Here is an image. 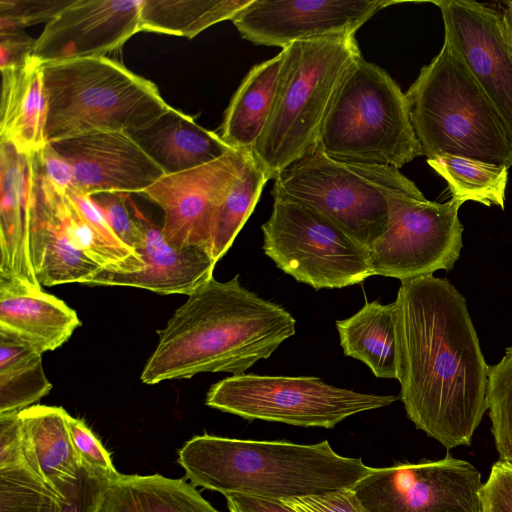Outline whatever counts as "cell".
<instances>
[{
  "label": "cell",
  "mask_w": 512,
  "mask_h": 512,
  "mask_svg": "<svg viewBox=\"0 0 512 512\" xmlns=\"http://www.w3.org/2000/svg\"><path fill=\"white\" fill-rule=\"evenodd\" d=\"M400 399L445 448L469 446L487 410L488 365L465 297L433 275L401 281L395 300Z\"/></svg>",
  "instance_id": "1"
},
{
  "label": "cell",
  "mask_w": 512,
  "mask_h": 512,
  "mask_svg": "<svg viewBox=\"0 0 512 512\" xmlns=\"http://www.w3.org/2000/svg\"><path fill=\"white\" fill-rule=\"evenodd\" d=\"M295 331L294 317L243 287L239 275L226 282L212 277L158 331V344L140 378L156 384L204 372L243 374Z\"/></svg>",
  "instance_id": "2"
},
{
  "label": "cell",
  "mask_w": 512,
  "mask_h": 512,
  "mask_svg": "<svg viewBox=\"0 0 512 512\" xmlns=\"http://www.w3.org/2000/svg\"><path fill=\"white\" fill-rule=\"evenodd\" d=\"M194 486L274 500L353 488L373 468L337 454L327 440L303 445L211 435L195 436L178 453Z\"/></svg>",
  "instance_id": "3"
},
{
  "label": "cell",
  "mask_w": 512,
  "mask_h": 512,
  "mask_svg": "<svg viewBox=\"0 0 512 512\" xmlns=\"http://www.w3.org/2000/svg\"><path fill=\"white\" fill-rule=\"evenodd\" d=\"M282 52L273 106L251 152L267 180L318 149L339 86L361 56L355 35L297 41Z\"/></svg>",
  "instance_id": "4"
},
{
  "label": "cell",
  "mask_w": 512,
  "mask_h": 512,
  "mask_svg": "<svg viewBox=\"0 0 512 512\" xmlns=\"http://www.w3.org/2000/svg\"><path fill=\"white\" fill-rule=\"evenodd\" d=\"M405 94L427 159L451 154L512 166V145L498 114L447 39Z\"/></svg>",
  "instance_id": "5"
},
{
  "label": "cell",
  "mask_w": 512,
  "mask_h": 512,
  "mask_svg": "<svg viewBox=\"0 0 512 512\" xmlns=\"http://www.w3.org/2000/svg\"><path fill=\"white\" fill-rule=\"evenodd\" d=\"M43 74L47 142L94 131L133 132L171 109L153 82L105 56L45 63Z\"/></svg>",
  "instance_id": "6"
},
{
  "label": "cell",
  "mask_w": 512,
  "mask_h": 512,
  "mask_svg": "<svg viewBox=\"0 0 512 512\" xmlns=\"http://www.w3.org/2000/svg\"><path fill=\"white\" fill-rule=\"evenodd\" d=\"M318 149L337 161L397 169L423 156L406 94L384 69L362 56L339 86Z\"/></svg>",
  "instance_id": "7"
},
{
  "label": "cell",
  "mask_w": 512,
  "mask_h": 512,
  "mask_svg": "<svg viewBox=\"0 0 512 512\" xmlns=\"http://www.w3.org/2000/svg\"><path fill=\"white\" fill-rule=\"evenodd\" d=\"M417 191L395 167L337 161L317 149L282 170L271 194L319 211L369 248L386 230L390 197Z\"/></svg>",
  "instance_id": "8"
},
{
  "label": "cell",
  "mask_w": 512,
  "mask_h": 512,
  "mask_svg": "<svg viewBox=\"0 0 512 512\" xmlns=\"http://www.w3.org/2000/svg\"><path fill=\"white\" fill-rule=\"evenodd\" d=\"M395 395L356 392L316 377L239 374L209 389L205 404L247 420L333 428L344 419L394 403Z\"/></svg>",
  "instance_id": "9"
},
{
  "label": "cell",
  "mask_w": 512,
  "mask_h": 512,
  "mask_svg": "<svg viewBox=\"0 0 512 512\" xmlns=\"http://www.w3.org/2000/svg\"><path fill=\"white\" fill-rule=\"evenodd\" d=\"M261 229L265 255L284 273L316 290L344 288L374 276L368 248L309 206L274 198Z\"/></svg>",
  "instance_id": "10"
},
{
  "label": "cell",
  "mask_w": 512,
  "mask_h": 512,
  "mask_svg": "<svg viewBox=\"0 0 512 512\" xmlns=\"http://www.w3.org/2000/svg\"><path fill=\"white\" fill-rule=\"evenodd\" d=\"M388 205L386 230L368 248L374 276L404 281L454 267L463 245L460 203L430 201L419 190L396 194Z\"/></svg>",
  "instance_id": "11"
},
{
  "label": "cell",
  "mask_w": 512,
  "mask_h": 512,
  "mask_svg": "<svg viewBox=\"0 0 512 512\" xmlns=\"http://www.w3.org/2000/svg\"><path fill=\"white\" fill-rule=\"evenodd\" d=\"M481 473L447 455L373 468L352 489L370 512H483Z\"/></svg>",
  "instance_id": "12"
},
{
  "label": "cell",
  "mask_w": 512,
  "mask_h": 512,
  "mask_svg": "<svg viewBox=\"0 0 512 512\" xmlns=\"http://www.w3.org/2000/svg\"><path fill=\"white\" fill-rule=\"evenodd\" d=\"M433 3L442 14L444 38L489 99L512 145V42L502 12L475 1Z\"/></svg>",
  "instance_id": "13"
},
{
  "label": "cell",
  "mask_w": 512,
  "mask_h": 512,
  "mask_svg": "<svg viewBox=\"0 0 512 512\" xmlns=\"http://www.w3.org/2000/svg\"><path fill=\"white\" fill-rule=\"evenodd\" d=\"M249 154L233 150L213 162L165 174L141 194L162 209L161 229L171 244L197 246L211 254L218 206Z\"/></svg>",
  "instance_id": "14"
},
{
  "label": "cell",
  "mask_w": 512,
  "mask_h": 512,
  "mask_svg": "<svg viewBox=\"0 0 512 512\" xmlns=\"http://www.w3.org/2000/svg\"><path fill=\"white\" fill-rule=\"evenodd\" d=\"M389 0H252L232 19L241 36L282 49L297 41L355 35Z\"/></svg>",
  "instance_id": "15"
},
{
  "label": "cell",
  "mask_w": 512,
  "mask_h": 512,
  "mask_svg": "<svg viewBox=\"0 0 512 512\" xmlns=\"http://www.w3.org/2000/svg\"><path fill=\"white\" fill-rule=\"evenodd\" d=\"M143 0H72L46 23L32 56L43 64L102 57L140 32Z\"/></svg>",
  "instance_id": "16"
},
{
  "label": "cell",
  "mask_w": 512,
  "mask_h": 512,
  "mask_svg": "<svg viewBox=\"0 0 512 512\" xmlns=\"http://www.w3.org/2000/svg\"><path fill=\"white\" fill-rule=\"evenodd\" d=\"M70 164L75 188L142 194L164 170L127 131H94L49 142Z\"/></svg>",
  "instance_id": "17"
},
{
  "label": "cell",
  "mask_w": 512,
  "mask_h": 512,
  "mask_svg": "<svg viewBox=\"0 0 512 512\" xmlns=\"http://www.w3.org/2000/svg\"><path fill=\"white\" fill-rule=\"evenodd\" d=\"M30 217V253L39 283L84 284L103 270L73 243L64 212L65 192L41 170L35 153Z\"/></svg>",
  "instance_id": "18"
},
{
  "label": "cell",
  "mask_w": 512,
  "mask_h": 512,
  "mask_svg": "<svg viewBox=\"0 0 512 512\" xmlns=\"http://www.w3.org/2000/svg\"><path fill=\"white\" fill-rule=\"evenodd\" d=\"M135 212L140 229L135 251L144 262L142 270L116 273L103 269L85 285L126 286L164 295L188 296L213 277L217 262L209 251L197 246H174L164 236L161 226L149 221L137 209Z\"/></svg>",
  "instance_id": "19"
},
{
  "label": "cell",
  "mask_w": 512,
  "mask_h": 512,
  "mask_svg": "<svg viewBox=\"0 0 512 512\" xmlns=\"http://www.w3.org/2000/svg\"><path fill=\"white\" fill-rule=\"evenodd\" d=\"M35 157L0 142V277L41 289L30 253Z\"/></svg>",
  "instance_id": "20"
},
{
  "label": "cell",
  "mask_w": 512,
  "mask_h": 512,
  "mask_svg": "<svg viewBox=\"0 0 512 512\" xmlns=\"http://www.w3.org/2000/svg\"><path fill=\"white\" fill-rule=\"evenodd\" d=\"M25 466L52 493L63 497L83 465L62 407L32 405L19 411Z\"/></svg>",
  "instance_id": "21"
},
{
  "label": "cell",
  "mask_w": 512,
  "mask_h": 512,
  "mask_svg": "<svg viewBox=\"0 0 512 512\" xmlns=\"http://www.w3.org/2000/svg\"><path fill=\"white\" fill-rule=\"evenodd\" d=\"M80 325L77 313L59 298L0 277V330L19 336L43 354L62 346Z\"/></svg>",
  "instance_id": "22"
},
{
  "label": "cell",
  "mask_w": 512,
  "mask_h": 512,
  "mask_svg": "<svg viewBox=\"0 0 512 512\" xmlns=\"http://www.w3.org/2000/svg\"><path fill=\"white\" fill-rule=\"evenodd\" d=\"M1 74L0 142L36 153L47 143L43 63L30 55L20 65L1 69Z\"/></svg>",
  "instance_id": "23"
},
{
  "label": "cell",
  "mask_w": 512,
  "mask_h": 512,
  "mask_svg": "<svg viewBox=\"0 0 512 512\" xmlns=\"http://www.w3.org/2000/svg\"><path fill=\"white\" fill-rule=\"evenodd\" d=\"M129 133L165 174L213 162L234 150L219 134L173 107L153 123Z\"/></svg>",
  "instance_id": "24"
},
{
  "label": "cell",
  "mask_w": 512,
  "mask_h": 512,
  "mask_svg": "<svg viewBox=\"0 0 512 512\" xmlns=\"http://www.w3.org/2000/svg\"><path fill=\"white\" fill-rule=\"evenodd\" d=\"M397 307L395 301H366L352 316L336 321L346 356L366 364L377 378L398 379Z\"/></svg>",
  "instance_id": "25"
},
{
  "label": "cell",
  "mask_w": 512,
  "mask_h": 512,
  "mask_svg": "<svg viewBox=\"0 0 512 512\" xmlns=\"http://www.w3.org/2000/svg\"><path fill=\"white\" fill-rule=\"evenodd\" d=\"M283 61L282 50L253 66L225 110L220 137L232 149L252 152L269 118Z\"/></svg>",
  "instance_id": "26"
},
{
  "label": "cell",
  "mask_w": 512,
  "mask_h": 512,
  "mask_svg": "<svg viewBox=\"0 0 512 512\" xmlns=\"http://www.w3.org/2000/svg\"><path fill=\"white\" fill-rule=\"evenodd\" d=\"M98 512H219L183 479L159 474L121 475L111 482Z\"/></svg>",
  "instance_id": "27"
},
{
  "label": "cell",
  "mask_w": 512,
  "mask_h": 512,
  "mask_svg": "<svg viewBox=\"0 0 512 512\" xmlns=\"http://www.w3.org/2000/svg\"><path fill=\"white\" fill-rule=\"evenodd\" d=\"M51 388L42 353L19 336L0 330V414L32 406Z\"/></svg>",
  "instance_id": "28"
},
{
  "label": "cell",
  "mask_w": 512,
  "mask_h": 512,
  "mask_svg": "<svg viewBox=\"0 0 512 512\" xmlns=\"http://www.w3.org/2000/svg\"><path fill=\"white\" fill-rule=\"evenodd\" d=\"M252 0H143L140 31L193 38L208 27L233 19Z\"/></svg>",
  "instance_id": "29"
},
{
  "label": "cell",
  "mask_w": 512,
  "mask_h": 512,
  "mask_svg": "<svg viewBox=\"0 0 512 512\" xmlns=\"http://www.w3.org/2000/svg\"><path fill=\"white\" fill-rule=\"evenodd\" d=\"M427 163L447 182L452 200L461 205L473 201L504 209L509 169L506 166L451 154L435 156Z\"/></svg>",
  "instance_id": "30"
},
{
  "label": "cell",
  "mask_w": 512,
  "mask_h": 512,
  "mask_svg": "<svg viewBox=\"0 0 512 512\" xmlns=\"http://www.w3.org/2000/svg\"><path fill=\"white\" fill-rule=\"evenodd\" d=\"M267 181L250 153L216 212L211 249L216 262L229 250L250 217Z\"/></svg>",
  "instance_id": "31"
},
{
  "label": "cell",
  "mask_w": 512,
  "mask_h": 512,
  "mask_svg": "<svg viewBox=\"0 0 512 512\" xmlns=\"http://www.w3.org/2000/svg\"><path fill=\"white\" fill-rule=\"evenodd\" d=\"M486 404L500 460L512 463V346L488 367Z\"/></svg>",
  "instance_id": "32"
},
{
  "label": "cell",
  "mask_w": 512,
  "mask_h": 512,
  "mask_svg": "<svg viewBox=\"0 0 512 512\" xmlns=\"http://www.w3.org/2000/svg\"><path fill=\"white\" fill-rule=\"evenodd\" d=\"M53 494L26 466L0 470V512H42Z\"/></svg>",
  "instance_id": "33"
},
{
  "label": "cell",
  "mask_w": 512,
  "mask_h": 512,
  "mask_svg": "<svg viewBox=\"0 0 512 512\" xmlns=\"http://www.w3.org/2000/svg\"><path fill=\"white\" fill-rule=\"evenodd\" d=\"M110 480L82 465L65 495H51L42 512H98Z\"/></svg>",
  "instance_id": "34"
},
{
  "label": "cell",
  "mask_w": 512,
  "mask_h": 512,
  "mask_svg": "<svg viewBox=\"0 0 512 512\" xmlns=\"http://www.w3.org/2000/svg\"><path fill=\"white\" fill-rule=\"evenodd\" d=\"M72 0H1L0 31L24 30L40 22H49Z\"/></svg>",
  "instance_id": "35"
},
{
  "label": "cell",
  "mask_w": 512,
  "mask_h": 512,
  "mask_svg": "<svg viewBox=\"0 0 512 512\" xmlns=\"http://www.w3.org/2000/svg\"><path fill=\"white\" fill-rule=\"evenodd\" d=\"M67 421L73 444L82 463L111 482L117 480L122 474L115 469L110 453L92 430L82 419L74 418L69 414Z\"/></svg>",
  "instance_id": "36"
},
{
  "label": "cell",
  "mask_w": 512,
  "mask_h": 512,
  "mask_svg": "<svg viewBox=\"0 0 512 512\" xmlns=\"http://www.w3.org/2000/svg\"><path fill=\"white\" fill-rule=\"evenodd\" d=\"M127 195L107 192L91 197L119 240L135 251L140 241V229L135 215L128 210Z\"/></svg>",
  "instance_id": "37"
},
{
  "label": "cell",
  "mask_w": 512,
  "mask_h": 512,
  "mask_svg": "<svg viewBox=\"0 0 512 512\" xmlns=\"http://www.w3.org/2000/svg\"><path fill=\"white\" fill-rule=\"evenodd\" d=\"M299 512H370L352 488L284 500Z\"/></svg>",
  "instance_id": "38"
},
{
  "label": "cell",
  "mask_w": 512,
  "mask_h": 512,
  "mask_svg": "<svg viewBox=\"0 0 512 512\" xmlns=\"http://www.w3.org/2000/svg\"><path fill=\"white\" fill-rule=\"evenodd\" d=\"M483 512H512V463L495 462L481 488Z\"/></svg>",
  "instance_id": "39"
},
{
  "label": "cell",
  "mask_w": 512,
  "mask_h": 512,
  "mask_svg": "<svg viewBox=\"0 0 512 512\" xmlns=\"http://www.w3.org/2000/svg\"><path fill=\"white\" fill-rule=\"evenodd\" d=\"M18 413L0 414V470L25 466Z\"/></svg>",
  "instance_id": "40"
},
{
  "label": "cell",
  "mask_w": 512,
  "mask_h": 512,
  "mask_svg": "<svg viewBox=\"0 0 512 512\" xmlns=\"http://www.w3.org/2000/svg\"><path fill=\"white\" fill-rule=\"evenodd\" d=\"M35 156L43 173L58 189L66 192L75 187L70 164L49 142Z\"/></svg>",
  "instance_id": "41"
},
{
  "label": "cell",
  "mask_w": 512,
  "mask_h": 512,
  "mask_svg": "<svg viewBox=\"0 0 512 512\" xmlns=\"http://www.w3.org/2000/svg\"><path fill=\"white\" fill-rule=\"evenodd\" d=\"M35 41L24 30L0 31V68L22 64L32 55Z\"/></svg>",
  "instance_id": "42"
},
{
  "label": "cell",
  "mask_w": 512,
  "mask_h": 512,
  "mask_svg": "<svg viewBox=\"0 0 512 512\" xmlns=\"http://www.w3.org/2000/svg\"><path fill=\"white\" fill-rule=\"evenodd\" d=\"M225 498L229 512H299L281 500L236 493L228 494Z\"/></svg>",
  "instance_id": "43"
},
{
  "label": "cell",
  "mask_w": 512,
  "mask_h": 512,
  "mask_svg": "<svg viewBox=\"0 0 512 512\" xmlns=\"http://www.w3.org/2000/svg\"><path fill=\"white\" fill-rule=\"evenodd\" d=\"M505 4H506V7H505L504 11L502 12V14H503V19H504V22L506 25L508 35L512 42V1L505 2Z\"/></svg>",
  "instance_id": "44"
}]
</instances>
